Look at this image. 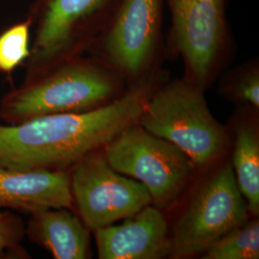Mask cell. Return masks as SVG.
<instances>
[{
  "mask_svg": "<svg viewBox=\"0 0 259 259\" xmlns=\"http://www.w3.org/2000/svg\"><path fill=\"white\" fill-rule=\"evenodd\" d=\"M165 1L171 16L168 49L183 58L185 80L204 90L232 41L226 0Z\"/></svg>",
  "mask_w": 259,
  "mask_h": 259,
  "instance_id": "52a82bcc",
  "label": "cell"
},
{
  "mask_svg": "<svg viewBox=\"0 0 259 259\" xmlns=\"http://www.w3.org/2000/svg\"><path fill=\"white\" fill-rule=\"evenodd\" d=\"M95 232L101 259H159L169 255L170 236L164 215L145 206L121 225H109Z\"/></svg>",
  "mask_w": 259,
  "mask_h": 259,
  "instance_id": "8fae6325",
  "label": "cell"
},
{
  "mask_svg": "<svg viewBox=\"0 0 259 259\" xmlns=\"http://www.w3.org/2000/svg\"><path fill=\"white\" fill-rule=\"evenodd\" d=\"M123 81L95 58L75 56L25 78L0 101V118L17 125L42 115L95 109L118 96Z\"/></svg>",
  "mask_w": 259,
  "mask_h": 259,
  "instance_id": "7a4b0ae2",
  "label": "cell"
},
{
  "mask_svg": "<svg viewBox=\"0 0 259 259\" xmlns=\"http://www.w3.org/2000/svg\"><path fill=\"white\" fill-rule=\"evenodd\" d=\"M70 173L40 167H17L0 162V208L33 213L73 207Z\"/></svg>",
  "mask_w": 259,
  "mask_h": 259,
  "instance_id": "30bf717a",
  "label": "cell"
},
{
  "mask_svg": "<svg viewBox=\"0 0 259 259\" xmlns=\"http://www.w3.org/2000/svg\"><path fill=\"white\" fill-rule=\"evenodd\" d=\"M234 176L247 208L259 212V140L255 129L248 124L237 127L233 151Z\"/></svg>",
  "mask_w": 259,
  "mask_h": 259,
  "instance_id": "4fadbf2b",
  "label": "cell"
},
{
  "mask_svg": "<svg viewBox=\"0 0 259 259\" xmlns=\"http://www.w3.org/2000/svg\"><path fill=\"white\" fill-rule=\"evenodd\" d=\"M136 124L107 143L103 155L115 171L144 185L157 208H166L193 177L194 165L174 144Z\"/></svg>",
  "mask_w": 259,
  "mask_h": 259,
  "instance_id": "8992f818",
  "label": "cell"
},
{
  "mask_svg": "<svg viewBox=\"0 0 259 259\" xmlns=\"http://www.w3.org/2000/svg\"><path fill=\"white\" fill-rule=\"evenodd\" d=\"M118 0H37L30 17L36 35L26 77L40 73L90 49Z\"/></svg>",
  "mask_w": 259,
  "mask_h": 259,
  "instance_id": "5b68a950",
  "label": "cell"
},
{
  "mask_svg": "<svg viewBox=\"0 0 259 259\" xmlns=\"http://www.w3.org/2000/svg\"><path fill=\"white\" fill-rule=\"evenodd\" d=\"M25 234L56 259H84L90 255V230L69 208L31 213Z\"/></svg>",
  "mask_w": 259,
  "mask_h": 259,
  "instance_id": "7c38bea8",
  "label": "cell"
},
{
  "mask_svg": "<svg viewBox=\"0 0 259 259\" xmlns=\"http://www.w3.org/2000/svg\"><path fill=\"white\" fill-rule=\"evenodd\" d=\"M70 186L83 224L93 232L129 218L152 202L144 185L115 171L97 151L72 166Z\"/></svg>",
  "mask_w": 259,
  "mask_h": 259,
  "instance_id": "9c48e42d",
  "label": "cell"
},
{
  "mask_svg": "<svg viewBox=\"0 0 259 259\" xmlns=\"http://www.w3.org/2000/svg\"><path fill=\"white\" fill-rule=\"evenodd\" d=\"M32 19L8 28L0 35V72L11 73L30 56V27Z\"/></svg>",
  "mask_w": 259,
  "mask_h": 259,
  "instance_id": "9a60e30c",
  "label": "cell"
},
{
  "mask_svg": "<svg viewBox=\"0 0 259 259\" xmlns=\"http://www.w3.org/2000/svg\"><path fill=\"white\" fill-rule=\"evenodd\" d=\"M164 1L118 0L111 18L90 47L93 58L123 82L137 83L158 72Z\"/></svg>",
  "mask_w": 259,
  "mask_h": 259,
  "instance_id": "277c9868",
  "label": "cell"
},
{
  "mask_svg": "<svg viewBox=\"0 0 259 259\" xmlns=\"http://www.w3.org/2000/svg\"><path fill=\"white\" fill-rule=\"evenodd\" d=\"M164 81V72L158 71L132 83L124 93L93 110L0 125V162L66 170L136 123L151 95Z\"/></svg>",
  "mask_w": 259,
  "mask_h": 259,
  "instance_id": "6da1fadb",
  "label": "cell"
},
{
  "mask_svg": "<svg viewBox=\"0 0 259 259\" xmlns=\"http://www.w3.org/2000/svg\"><path fill=\"white\" fill-rule=\"evenodd\" d=\"M204 90L189 81H164L151 95L137 123L182 150L194 167L204 168L220 157L228 136L215 120Z\"/></svg>",
  "mask_w": 259,
  "mask_h": 259,
  "instance_id": "3957f363",
  "label": "cell"
},
{
  "mask_svg": "<svg viewBox=\"0 0 259 259\" xmlns=\"http://www.w3.org/2000/svg\"><path fill=\"white\" fill-rule=\"evenodd\" d=\"M24 236L25 225L19 215L0 210V259L26 257L20 246Z\"/></svg>",
  "mask_w": 259,
  "mask_h": 259,
  "instance_id": "e0dca14e",
  "label": "cell"
},
{
  "mask_svg": "<svg viewBox=\"0 0 259 259\" xmlns=\"http://www.w3.org/2000/svg\"><path fill=\"white\" fill-rule=\"evenodd\" d=\"M223 93L233 100L259 108V69L255 61L245 63L223 77Z\"/></svg>",
  "mask_w": 259,
  "mask_h": 259,
  "instance_id": "2e32d148",
  "label": "cell"
},
{
  "mask_svg": "<svg viewBox=\"0 0 259 259\" xmlns=\"http://www.w3.org/2000/svg\"><path fill=\"white\" fill-rule=\"evenodd\" d=\"M258 220L243 223L224 234L204 251V259H257Z\"/></svg>",
  "mask_w": 259,
  "mask_h": 259,
  "instance_id": "5bb4252c",
  "label": "cell"
},
{
  "mask_svg": "<svg viewBox=\"0 0 259 259\" xmlns=\"http://www.w3.org/2000/svg\"><path fill=\"white\" fill-rule=\"evenodd\" d=\"M248 208L231 165L221 167L197 187L170 235L169 256L204 252L248 219Z\"/></svg>",
  "mask_w": 259,
  "mask_h": 259,
  "instance_id": "ba28073f",
  "label": "cell"
}]
</instances>
